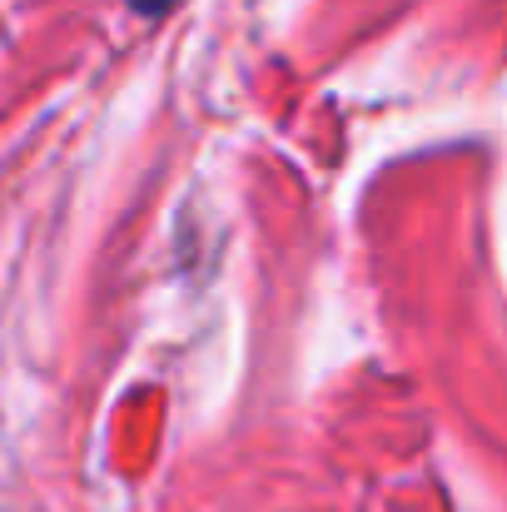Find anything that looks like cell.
Masks as SVG:
<instances>
[{
	"mask_svg": "<svg viewBox=\"0 0 507 512\" xmlns=\"http://www.w3.org/2000/svg\"><path fill=\"white\" fill-rule=\"evenodd\" d=\"M130 5H135L140 15H165V10H174L179 0H130Z\"/></svg>",
	"mask_w": 507,
	"mask_h": 512,
	"instance_id": "cell-1",
	"label": "cell"
}]
</instances>
